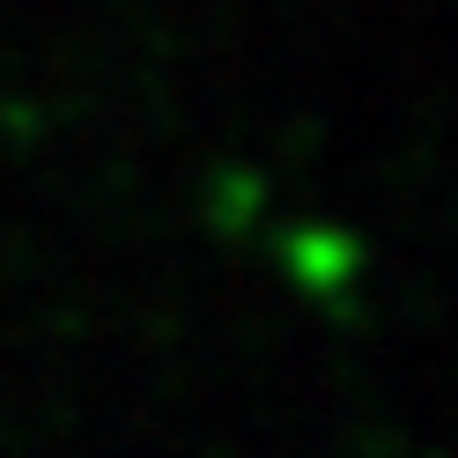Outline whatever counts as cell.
<instances>
[{
    "instance_id": "6da1fadb",
    "label": "cell",
    "mask_w": 458,
    "mask_h": 458,
    "mask_svg": "<svg viewBox=\"0 0 458 458\" xmlns=\"http://www.w3.org/2000/svg\"><path fill=\"white\" fill-rule=\"evenodd\" d=\"M289 267H296L303 289H340L348 267H355V244L340 237V229H296L289 237Z\"/></svg>"
}]
</instances>
